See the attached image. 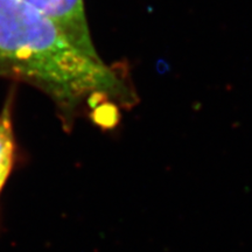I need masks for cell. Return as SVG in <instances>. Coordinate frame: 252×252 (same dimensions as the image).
<instances>
[{
  "mask_svg": "<svg viewBox=\"0 0 252 252\" xmlns=\"http://www.w3.org/2000/svg\"><path fill=\"white\" fill-rule=\"evenodd\" d=\"M0 76L36 87L64 117L84 104H130L133 96L102 59L86 54L23 0H0Z\"/></svg>",
  "mask_w": 252,
  "mask_h": 252,
  "instance_id": "obj_1",
  "label": "cell"
},
{
  "mask_svg": "<svg viewBox=\"0 0 252 252\" xmlns=\"http://www.w3.org/2000/svg\"><path fill=\"white\" fill-rule=\"evenodd\" d=\"M48 18L69 40L94 59H100L91 40L83 0H23Z\"/></svg>",
  "mask_w": 252,
  "mask_h": 252,
  "instance_id": "obj_2",
  "label": "cell"
},
{
  "mask_svg": "<svg viewBox=\"0 0 252 252\" xmlns=\"http://www.w3.org/2000/svg\"><path fill=\"white\" fill-rule=\"evenodd\" d=\"M17 157L11 104H6L0 113V194L11 175Z\"/></svg>",
  "mask_w": 252,
  "mask_h": 252,
  "instance_id": "obj_3",
  "label": "cell"
}]
</instances>
